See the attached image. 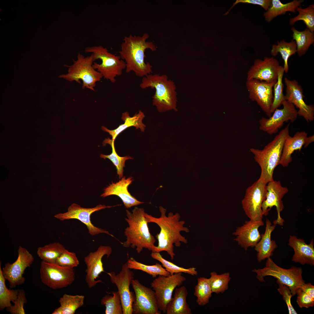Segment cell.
I'll list each match as a JSON object with an SVG mask.
<instances>
[{
  "instance_id": "obj_4",
  "label": "cell",
  "mask_w": 314,
  "mask_h": 314,
  "mask_svg": "<svg viewBox=\"0 0 314 314\" xmlns=\"http://www.w3.org/2000/svg\"><path fill=\"white\" fill-rule=\"evenodd\" d=\"M289 126L288 124L263 149H250L255 161L261 168L259 179L266 183L274 180V170L279 165L284 142L289 135Z\"/></svg>"
},
{
  "instance_id": "obj_42",
  "label": "cell",
  "mask_w": 314,
  "mask_h": 314,
  "mask_svg": "<svg viewBox=\"0 0 314 314\" xmlns=\"http://www.w3.org/2000/svg\"><path fill=\"white\" fill-rule=\"evenodd\" d=\"M210 275L209 279L213 293H222L228 289L231 279L229 273L218 274L215 272H213L210 273Z\"/></svg>"
},
{
  "instance_id": "obj_8",
  "label": "cell",
  "mask_w": 314,
  "mask_h": 314,
  "mask_svg": "<svg viewBox=\"0 0 314 314\" xmlns=\"http://www.w3.org/2000/svg\"><path fill=\"white\" fill-rule=\"evenodd\" d=\"M85 51L92 53L95 60L99 59L101 60V64L94 62L93 67L104 79L112 83L115 82V78L121 75L123 70L126 69V63L119 56L110 53L106 48L101 45L87 47Z\"/></svg>"
},
{
  "instance_id": "obj_15",
  "label": "cell",
  "mask_w": 314,
  "mask_h": 314,
  "mask_svg": "<svg viewBox=\"0 0 314 314\" xmlns=\"http://www.w3.org/2000/svg\"><path fill=\"white\" fill-rule=\"evenodd\" d=\"M131 285L135 293L133 304V313L160 314L154 291L133 279Z\"/></svg>"
},
{
  "instance_id": "obj_18",
  "label": "cell",
  "mask_w": 314,
  "mask_h": 314,
  "mask_svg": "<svg viewBox=\"0 0 314 314\" xmlns=\"http://www.w3.org/2000/svg\"><path fill=\"white\" fill-rule=\"evenodd\" d=\"M266 188L265 198L261 206L263 215H267L272 208L276 207L277 216L273 222L274 224L283 226L284 221L280 216V213L284 208L282 199L288 192V189L283 186L280 181L274 180L267 183Z\"/></svg>"
},
{
  "instance_id": "obj_7",
  "label": "cell",
  "mask_w": 314,
  "mask_h": 314,
  "mask_svg": "<svg viewBox=\"0 0 314 314\" xmlns=\"http://www.w3.org/2000/svg\"><path fill=\"white\" fill-rule=\"evenodd\" d=\"M252 271L256 274V278L261 282L265 281L264 278L266 276L276 278L288 286L292 296L295 295L297 290L305 283L303 279L301 267L293 266L288 269H284L277 265L270 258H267L264 268L254 269Z\"/></svg>"
},
{
  "instance_id": "obj_50",
  "label": "cell",
  "mask_w": 314,
  "mask_h": 314,
  "mask_svg": "<svg viewBox=\"0 0 314 314\" xmlns=\"http://www.w3.org/2000/svg\"><path fill=\"white\" fill-rule=\"evenodd\" d=\"M52 314H63V311L61 307H59L56 308L52 313Z\"/></svg>"
},
{
  "instance_id": "obj_24",
  "label": "cell",
  "mask_w": 314,
  "mask_h": 314,
  "mask_svg": "<svg viewBox=\"0 0 314 314\" xmlns=\"http://www.w3.org/2000/svg\"><path fill=\"white\" fill-rule=\"evenodd\" d=\"M288 245L293 249L294 254L292 261L302 265H314V243L312 239L309 244H306L304 240L294 235L290 236Z\"/></svg>"
},
{
  "instance_id": "obj_20",
  "label": "cell",
  "mask_w": 314,
  "mask_h": 314,
  "mask_svg": "<svg viewBox=\"0 0 314 314\" xmlns=\"http://www.w3.org/2000/svg\"><path fill=\"white\" fill-rule=\"evenodd\" d=\"M286 86V100L298 109V115L303 117L308 122L314 120V106L307 105L304 101V97L301 86L297 81L284 78Z\"/></svg>"
},
{
  "instance_id": "obj_43",
  "label": "cell",
  "mask_w": 314,
  "mask_h": 314,
  "mask_svg": "<svg viewBox=\"0 0 314 314\" xmlns=\"http://www.w3.org/2000/svg\"><path fill=\"white\" fill-rule=\"evenodd\" d=\"M56 263L62 266L74 268L79 265V261L75 253L65 249Z\"/></svg>"
},
{
  "instance_id": "obj_30",
  "label": "cell",
  "mask_w": 314,
  "mask_h": 314,
  "mask_svg": "<svg viewBox=\"0 0 314 314\" xmlns=\"http://www.w3.org/2000/svg\"><path fill=\"white\" fill-rule=\"evenodd\" d=\"M293 32V40L295 42L297 50L299 57L304 55L310 46L314 42V32L311 31L307 28L303 31H300L293 27L291 28Z\"/></svg>"
},
{
  "instance_id": "obj_40",
  "label": "cell",
  "mask_w": 314,
  "mask_h": 314,
  "mask_svg": "<svg viewBox=\"0 0 314 314\" xmlns=\"http://www.w3.org/2000/svg\"><path fill=\"white\" fill-rule=\"evenodd\" d=\"M284 72L283 66H281L278 71L277 81L273 88V100L271 109L272 113L286 100L285 95L283 93L284 85L283 82Z\"/></svg>"
},
{
  "instance_id": "obj_9",
  "label": "cell",
  "mask_w": 314,
  "mask_h": 314,
  "mask_svg": "<svg viewBox=\"0 0 314 314\" xmlns=\"http://www.w3.org/2000/svg\"><path fill=\"white\" fill-rule=\"evenodd\" d=\"M40 275L44 284L55 290L71 285L75 277L74 268L42 261L41 263Z\"/></svg>"
},
{
  "instance_id": "obj_44",
  "label": "cell",
  "mask_w": 314,
  "mask_h": 314,
  "mask_svg": "<svg viewBox=\"0 0 314 314\" xmlns=\"http://www.w3.org/2000/svg\"><path fill=\"white\" fill-rule=\"evenodd\" d=\"M27 302L24 290L19 289L17 297L13 302L14 305L7 308V311L12 314H25L24 306Z\"/></svg>"
},
{
  "instance_id": "obj_19",
  "label": "cell",
  "mask_w": 314,
  "mask_h": 314,
  "mask_svg": "<svg viewBox=\"0 0 314 314\" xmlns=\"http://www.w3.org/2000/svg\"><path fill=\"white\" fill-rule=\"evenodd\" d=\"M112 251L110 247L101 245L96 251L90 252L84 257V260L86 266L85 280L89 288L102 282L101 280H97L99 275L104 272L102 258L106 255L108 257Z\"/></svg>"
},
{
  "instance_id": "obj_49",
  "label": "cell",
  "mask_w": 314,
  "mask_h": 314,
  "mask_svg": "<svg viewBox=\"0 0 314 314\" xmlns=\"http://www.w3.org/2000/svg\"><path fill=\"white\" fill-rule=\"evenodd\" d=\"M314 135L310 136L308 137H307L306 139L304 145V147H306L309 144L314 142Z\"/></svg>"
},
{
  "instance_id": "obj_26",
  "label": "cell",
  "mask_w": 314,
  "mask_h": 314,
  "mask_svg": "<svg viewBox=\"0 0 314 314\" xmlns=\"http://www.w3.org/2000/svg\"><path fill=\"white\" fill-rule=\"evenodd\" d=\"M307 133L305 131L297 132L293 136L288 135L284 142L279 162L283 167H287L292 161V155L296 150L300 151L304 146Z\"/></svg>"
},
{
  "instance_id": "obj_16",
  "label": "cell",
  "mask_w": 314,
  "mask_h": 314,
  "mask_svg": "<svg viewBox=\"0 0 314 314\" xmlns=\"http://www.w3.org/2000/svg\"><path fill=\"white\" fill-rule=\"evenodd\" d=\"M276 82L251 79L247 80L246 83L249 97L257 102L269 117L272 114L271 109L273 100V88Z\"/></svg>"
},
{
  "instance_id": "obj_5",
  "label": "cell",
  "mask_w": 314,
  "mask_h": 314,
  "mask_svg": "<svg viewBox=\"0 0 314 314\" xmlns=\"http://www.w3.org/2000/svg\"><path fill=\"white\" fill-rule=\"evenodd\" d=\"M140 86L142 89L150 88L155 89L152 104L159 112L176 110V86L166 75L148 74L143 77Z\"/></svg>"
},
{
  "instance_id": "obj_3",
  "label": "cell",
  "mask_w": 314,
  "mask_h": 314,
  "mask_svg": "<svg viewBox=\"0 0 314 314\" xmlns=\"http://www.w3.org/2000/svg\"><path fill=\"white\" fill-rule=\"evenodd\" d=\"M127 217L125 220L129 226L125 230L126 240L122 244L124 247L136 248L140 253L144 248L152 250L156 240L150 233L148 222L145 216V213L142 208L135 207L130 212L126 210Z\"/></svg>"
},
{
  "instance_id": "obj_10",
  "label": "cell",
  "mask_w": 314,
  "mask_h": 314,
  "mask_svg": "<svg viewBox=\"0 0 314 314\" xmlns=\"http://www.w3.org/2000/svg\"><path fill=\"white\" fill-rule=\"evenodd\" d=\"M267 184L259 178L246 190L242 205L250 220H262L264 215L261 206L265 198Z\"/></svg>"
},
{
  "instance_id": "obj_32",
  "label": "cell",
  "mask_w": 314,
  "mask_h": 314,
  "mask_svg": "<svg viewBox=\"0 0 314 314\" xmlns=\"http://www.w3.org/2000/svg\"><path fill=\"white\" fill-rule=\"evenodd\" d=\"M65 249L60 243L54 242L39 247L37 254L42 261L56 263L58 258Z\"/></svg>"
},
{
  "instance_id": "obj_11",
  "label": "cell",
  "mask_w": 314,
  "mask_h": 314,
  "mask_svg": "<svg viewBox=\"0 0 314 314\" xmlns=\"http://www.w3.org/2000/svg\"><path fill=\"white\" fill-rule=\"evenodd\" d=\"M182 273L167 276L159 275L151 284L154 291L159 309L166 313L167 305L172 298L175 289L181 286L186 281Z\"/></svg>"
},
{
  "instance_id": "obj_22",
  "label": "cell",
  "mask_w": 314,
  "mask_h": 314,
  "mask_svg": "<svg viewBox=\"0 0 314 314\" xmlns=\"http://www.w3.org/2000/svg\"><path fill=\"white\" fill-rule=\"evenodd\" d=\"M263 225L262 220L245 221L233 233V234L236 236L234 240L245 250L250 247H255L261 237L258 229Z\"/></svg>"
},
{
  "instance_id": "obj_21",
  "label": "cell",
  "mask_w": 314,
  "mask_h": 314,
  "mask_svg": "<svg viewBox=\"0 0 314 314\" xmlns=\"http://www.w3.org/2000/svg\"><path fill=\"white\" fill-rule=\"evenodd\" d=\"M281 65L274 57H265L255 60L247 74V80L256 79L267 82L277 81Z\"/></svg>"
},
{
  "instance_id": "obj_17",
  "label": "cell",
  "mask_w": 314,
  "mask_h": 314,
  "mask_svg": "<svg viewBox=\"0 0 314 314\" xmlns=\"http://www.w3.org/2000/svg\"><path fill=\"white\" fill-rule=\"evenodd\" d=\"M282 108L276 109L269 118L263 117L259 121L260 130L270 135L276 133L285 122H293L298 115L295 106L286 100L283 103Z\"/></svg>"
},
{
  "instance_id": "obj_37",
  "label": "cell",
  "mask_w": 314,
  "mask_h": 314,
  "mask_svg": "<svg viewBox=\"0 0 314 314\" xmlns=\"http://www.w3.org/2000/svg\"><path fill=\"white\" fill-rule=\"evenodd\" d=\"M104 142L105 143L108 144L111 146L112 152L111 154L108 155L101 154L100 157L104 159L108 158L112 162L116 167L119 179H121L123 176L124 168L125 166V162L128 160L132 159L133 158L129 156L121 157L118 155L115 150L114 140L108 138L105 140Z\"/></svg>"
},
{
  "instance_id": "obj_34",
  "label": "cell",
  "mask_w": 314,
  "mask_h": 314,
  "mask_svg": "<svg viewBox=\"0 0 314 314\" xmlns=\"http://www.w3.org/2000/svg\"><path fill=\"white\" fill-rule=\"evenodd\" d=\"M212 293L209 279L204 277L198 278L194 293L197 298L196 301L198 305L204 306L207 304Z\"/></svg>"
},
{
  "instance_id": "obj_23",
  "label": "cell",
  "mask_w": 314,
  "mask_h": 314,
  "mask_svg": "<svg viewBox=\"0 0 314 314\" xmlns=\"http://www.w3.org/2000/svg\"><path fill=\"white\" fill-rule=\"evenodd\" d=\"M133 181L132 177L126 178L123 177L118 181L111 184L104 189V192L101 195L103 197L115 195L119 197L122 200L126 208L137 206L144 203L131 195L128 190V187Z\"/></svg>"
},
{
  "instance_id": "obj_25",
  "label": "cell",
  "mask_w": 314,
  "mask_h": 314,
  "mask_svg": "<svg viewBox=\"0 0 314 314\" xmlns=\"http://www.w3.org/2000/svg\"><path fill=\"white\" fill-rule=\"evenodd\" d=\"M276 226L272 225L270 221L266 219L265 232L261 234L260 240L254 247L255 250L257 252V259L258 262L272 256L275 249L277 247L275 241L271 239L272 233Z\"/></svg>"
},
{
  "instance_id": "obj_45",
  "label": "cell",
  "mask_w": 314,
  "mask_h": 314,
  "mask_svg": "<svg viewBox=\"0 0 314 314\" xmlns=\"http://www.w3.org/2000/svg\"><path fill=\"white\" fill-rule=\"evenodd\" d=\"M276 283L279 286V288L277 289L278 291L282 296L283 299L287 304L289 313L297 314L291 302V299L293 296L290 289L288 286L277 280H276Z\"/></svg>"
},
{
  "instance_id": "obj_41",
  "label": "cell",
  "mask_w": 314,
  "mask_h": 314,
  "mask_svg": "<svg viewBox=\"0 0 314 314\" xmlns=\"http://www.w3.org/2000/svg\"><path fill=\"white\" fill-rule=\"evenodd\" d=\"M151 256L153 259L160 262L162 264V266L170 275L182 272L192 276L197 275L198 274L195 268L191 267L185 268L177 266L163 258L160 252H152Z\"/></svg>"
},
{
  "instance_id": "obj_12",
  "label": "cell",
  "mask_w": 314,
  "mask_h": 314,
  "mask_svg": "<svg viewBox=\"0 0 314 314\" xmlns=\"http://www.w3.org/2000/svg\"><path fill=\"white\" fill-rule=\"evenodd\" d=\"M17 251L16 260L12 263L7 262L2 269L3 275L9 282L11 288L24 283L25 278L23 276L24 272L31 266L34 260L33 256L26 248L19 246Z\"/></svg>"
},
{
  "instance_id": "obj_29",
  "label": "cell",
  "mask_w": 314,
  "mask_h": 314,
  "mask_svg": "<svg viewBox=\"0 0 314 314\" xmlns=\"http://www.w3.org/2000/svg\"><path fill=\"white\" fill-rule=\"evenodd\" d=\"M303 0H294L290 2L283 3L279 0H271V5L267 11L264 13L265 20L270 22L274 18L287 12L295 13Z\"/></svg>"
},
{
  "instance_id": "obj_27",
  "label": "cell",
  "mask_w": 314,
  "mask_h": 314,
  "mask_svg": "<svg viewBox=\"0 0 314 314\" xmlns=\"http://www.w3.org/2000/svg\"><path fill=\"white\" fill-rule=\"evenodd\" d=\"M188 292L186 287L182 286L175 289L173 297L167 304V314H191L192 311L186 301Z\"/></svg>"
},
{
  "instance_id": "obj_31",
  "label": "cell",
  "mask_w": 314,
  "mask_h": 314,
  "mask_svg": "<svg viewBox=\"0 0 314 314\" xmlns=\"http://www.w3.org/2000/svg\"><path fill=\"white\" fill-rule=\"evenodd\" d=\"M297 52V45L295 40H292L290 42H287L283 40L278 41L277 44L272 45L271 54L273 56H276L279 53L281 54L284 61L283 67L284 72L287 73L289 70L288 60Z\"/></svg>"
},
{
  "instance_id": "obj_13",
  "label": "cell",
  "mask_w": 314,
  "mask_h": 314,
  "mask_svg": "<svg viewBox=\"0 0 314 314\" xmlns=\"http://www.w3.org/2000/svg\"><path fill=\"white\" fill-rule=\"evenodd\" d=\"M111 282L115 285L118 289L122 307L123 314H133V304L135 299L133 292L130 291V286L133 279V272L127 266L126 263L122 266L119 272L116 274L113 271L106 272Z\"/></svg>"
},
{
  "instance_id": "obj_2",
  "label": "cell",
  "mask_w": 314,
  "mask_h": 314,
  "mask_svg": "<svg viewBox=\"0 0 314 314\" xmlns=\"http://www.w3.org/2000/svg\"><path fill=\"white\" fill-rule=\"evenodd\" d=\"M149 37L147 33H144L142 36L130 35L124 38L119 53L126 63V73L133 72L143 77L151 74L152 66L145 61V52L147 49L155 51L156 48L152 42L147 41Z\"/></svg>"
},
{
  "instance_id": "obj_46",
  "label": "cell",
  "mask_w": 314,
  "mask_h": 314,
  "mask_svg": "<svg viewBox=\"0 0 314 314\" xmlns=\"http://www.w3.org/2000/svg\"><path fill=\"white\" fill-rule=\"evenodd\" d=\"M297 297V302L300 308H308L314 306V298H313L301 288L296 293Z\"/></svg>"
},
{
  "instance_id": "obj_48",
  "label": "cell",
  "mask_w": 314,
  "mask_h": 314,
  "mask_svg": "<svg viewBox=\"0 0 314 314\" xmlns=\"http://www.w3.org/2000/svg\"><path fill=\"white\" fill-rule=\"evenodd\" d=\"M301 288L312 298H314V286H313L310 283H305Z\"/></svg>"
},
{
  "instance_id": "obj_38",
  "label": "cell",
  "mask_w": 314,
  "mask_h": 314,
  "mask_svg": "<svg viewBox=\"0 0 314 314\" xmlns=\"http://www.w3.org/2000/svg\"><path fill=\"white\" fill-rule=\"evenodd\" d=\"M298 15L295 17L290 18V25H293L297 21H302L305 24L307 28L311 31H314V5H310L305 8L298 7L296 9Z\"/></svg>"
},
{
  "instance_id": "obj_39",
  "label": "cell",
  "mask_w": 314,
  "mask_h": 314,
  "mask_svg": "<svg viewBox=\"0 0 314 314\" xmlns=\"http://www.w3.org/2000/svg\"><path fill=\"white\" fill-rule=\"evenodd\" d=\"M113 295L104 296L101 300V304L105 306L106 314H123L120 297L118 291L112 292Z\"/></svg>"
},
{
  "instance_id": "obj_36",
  "label": "cell",
  "mask_w": 314,
  "mask_h": 314,
  "mask_svg": "<svg viewBox=\"0 0 314 314\" xmlns=\"http://www.w3.org/2000/svg\"><path fill=\"white\" fill-rule=\"evenodd\" d=\"M84 299L83 295L64 294L59 300L63 314H74L78 308L83 305Z\"/></svg>"
},
{
  "instance_id": "obj_28",
  "label": "cell",
  "mask_w": 314,
  "mask_h": 314,
  "mask_svg": "<svg viewBox=\"0 0 314 314\" xmlns=\"http://www.w3.org/2000/svg\"><path fill=\"white\" fill-rule=\"evenodd\" d=\"M144 117V113L141 110H139L138 113L132 117L129 116L128 112H124L122 113L121 117L122 119L124 122L123 124L120 125L114 130L108 129L104 126L101 127V129L103 131L108 133L112 137V139L115 141L120 133L131 126H134L136 129H139L141 131L144 132L146 126L143 123L142 120Z\"/></svg>"
},
{
  "instance_id": "obj_47",
  "label": "cell",
  "mask_w": 314,
  "mask_h": 314,
  "mask_svg": "<svg viewBox=\"0 0 314 314\" xmlns=\"http://www.w3.org/2000/svg\"><path fill=\"white\" fill-rule=\"evenodd\" d=\"M239 3L258 5L261 6L266 11L270 6L271 0H237L233 3L232 6L224 15L228 14L235 5Z\"/></svg>"
},
{
  "instance_id": "obj_14",
  "label": "cell",
  "mask_w": 314,
  "mask_h": 314,
  "mask_svg": "<svg viewBox=\"0 0 314 314\" xmlns=\"http://www.w3.org/2000/svg\"><path fill=\"white\" fill-rule=\"evenodd\" d=\"M113 206L99 204L93 208H85L78 204L73 203L69 207L67 212L56 214L54 217L61 221L73 219L79 220L86 226L89 233L91 236L104 233L114 237V236L108 231L94 226L92 223L90 218L91 214L94 212Z\"/></svg>"
},
{
  "instance_id": "obj_33",
  "label": "cell",
  "mask_w": 314,
  "mask_h": 314,
  "mask_svg": "<svg viewBox=\"0 0 314 314\" xmlns=\"http://www.w3.org/2000/svg\"><path fill=\"white\" fill-rule=\"evenodd\" d=\"M128 267L131 269L140 270L156 278L159 275L167 276L170 274L159 263H156L152 265H147L136 261L131 257L126 262Z\"/></svg>"
},
{
  "instance_id": "obj_6",
  "label": "cell",
  "mask_w": 314,
  "mask_h": 314,
  "mask_svg": "<svg viewBox=\"0 0 314 314\" xmlns=\"http://www.w3.org/2000/svg\"><path fill=\"white\" fill-rule=\"evenodd\" d=\"M93 55L85 57L78 53L76 60H73V63L68 67V73L59 76V78H63L70 82L75 81L81 83L82 81V88H87L95 91L96 83L100 81L103 77L102 75L93 67L95 61Z\"/></svg>"
},
{
  "instance_id": "obj_1",
  "label": "cell",
  "mask_w": 314,
  "mask_h": 314,
  "mask_svg": "<svg viewBox=\"0 0 314 314\" xmlns=\"http://www.w3.org/2000/svg\"><path fill=\"white\" fill-rule=\"evenodd\" d=\"M161 216L156 218L145 213V216L148 222H153L157 224L160 227V233L156 237L158 241V245L155 246L152 252L165 251L167 252L173 260L175 256L174 251V244L176 247H179L181 242L187 243V240L180 234L181 231L186 233L189 232V229L184 226L185 222L180 220V216L176 213L173 215L169 213L168 216L165 215L166 210L160 207Z\"/></svg>"
},
{
  "instance_id": "obj_35",
  "label": "cell",
  "mask_w": 314,
  "mask_h": 314,
  "mask_svg": "<svg viewBox=\"0 0 314 314\" xmlns=\"http://www.w3.org/2000/svg\"><path fill=\"white\" fill-rule=\"evenodd\" d=\"M6 279L3 276L0 263V310L2 311L5 308L12 306L11 302H13L17 299L19 292V289H8L5 284Z\"/></svg>"
}]
</instances>
